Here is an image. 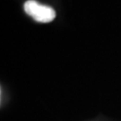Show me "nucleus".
I'll use <instances>...</instances> for the list:
<instances>
[{
    "label": "nucleus",
    "instance_id": "1",
    "mask_svg": "<svg viewBox=\"0 0 121 121\" xmlns=\"http://www.w3.org/2000/svg\"><path fill=\"white\" fill-rule=\"evenodd\" d=\"M25 13L32 17L36 22L47 23L56 18V11L45 4H41L35 0H28L23 4Z\"/></svg>",
    "mask_w": 121,
    "mask_h": 121
}]
</instances>
